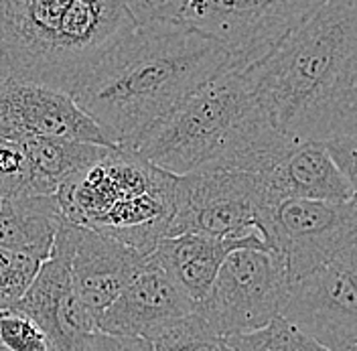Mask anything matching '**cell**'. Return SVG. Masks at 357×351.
<instances>
[{"mask_svg": "<svg viewBox=\"0 0 357 351\" xmlns=\"http://www.w3.org/2000/svg\"><path fill=\"white\" fill-rule=\"evenodd\" d=\"M323 0H175L160 21L191 27L225 47L236 66L262 61Z\"/></svg>", "mask_w": 357, "mask_h": 351, "instance_id": "obj_7", "label": "cell"}, {"mask_svg": "<svg viewBox=\"0 0 357 351\" xmlns=\"http://www.w3.org/2000/svg\"><path fill=\"white\" fill-rule=\"evenodd\" d=\"M67 221L124 241L149 256L171 232L177 175L136 151L110 149L55 193Z\"/></svg>", "mask_w": 357, "mask_h": 351, "instance_id": "obj_5", "label": "cell"}, {"mask_svg": "<svg viewBox=\"0 0 357 351\" xmlns=\"http://www.w3.org/2000/svg\"><path fill=\"white\" fill-rule=\"evenodd\" d=\"M153 345L156 351H231L225 339L203 329L193 313L177 327L155 339Z\"/></svg>", "mask_w": 357, "mask_h": 351, "instance_id": "obj_23", "label": "cell"}, {"mask_svg": "<svg viewBox=\"0 0 357 351\" xmlns=\"http://www.w3.org/2000/svg\"><path fill=\"white\" fill-rule=\"evenodd\" d=\"M292 144L258 104L248 66L201 86L136 153L177 177L220 169L264 175Z\"/></svg>", "mask_w": 357, "mask_h": 351, "instance_id": "obj_3", "label": "cell"}, {"mask_svg": "<svg viewBox=\"0 0 357 351\" xmlns=\"http://www.w3.org/2000/svg\"><path fill=\"white\" fill-rule=\"evenodd\" d=\"M86 351H156L153 341L142 337L112 335L104 331H93L88 337Z\"/></svg>", "mask_w": 357, "mask_h": 351, "instance_id": "obj_25", "label": "cell"}, {"mask_svg": "<svg viewBox=\"0 0 357 351\" xmlns=\"http://www.w3.org/2000/svg\"><path fill=\"white\" fill-rule=\"evenodd\" d=\"M0 351H57L47 331L19 307L0 311Z\"/></svg>", "mask_w": 357, "mask_h": 351, "instance_id": "obj_20", "label": "cell"}, {"mask_svg": "<svg viewBox=\"0 0 357 351\" xmlns=\"http://www.w3.org/2000/svg\"><path fill=\"white\" fill-rule=\"evenodd\" d=\"M144 260L128 244L82 227L71 256V285L93 319L118 299Z\"/></svg>", "mask_w": 357, "mask_h": 351, "instance_id": "obj_14", "label": "cell"}, {"mask_svg": "<svg viewBox=\"0 0 357 351\" xmlns=\"http://www.w3.org/2000/svg\"><path fill=\"white\" fill-rule=\"evenodd\" d=\"M284 260L270 248L234 250L222 264L193 317L215 337H236L262 329L280 317L289 290Z\"/></svg>", "mask_w": 357, "mask_h": 351, "instance_id": "obj_6", "label": "cell"}, {"mask_svg": "<svg viewBox=\"0 0 357 351\" xmlns=\"http://www.w3.org/2000/svg\"><path fill=\"white\" fill-rule=\"evenodd\" d=\"M231 351H329L305 333L276 317L266 327L225 339Z\"/></svg>", "mask_w": 357, "mask_h": 351, "instance_id": "obj_19", "label": "cell"}, {"mask_svg": "<svg viewBox=\"0 0 357 351\" xmlns=\"http://www.w3.org/2000/svg\"><path fill=\"white\" fill-rule=\"evenodd\" d=\"M0 2H2V0H0Z\"/></svg>", "mask_w": 357, "mask_h": 351, "instance_id": "obj_30", "label": "cell"}, {"mask_svg": "<svg viewBox=\"0 0 357 351\" xmlns=\"http://www.w3.org/2000/svg\"><path fill=\"white\" fill-rule=\"evenodd\" d=\"M82 227L63 221L51 256L45 260L17 307L29 313L51 337L57 351H86L96 319L71 285V256Z\"/></svg>", "mask_w": 357, "mask_h": 351, "instance_id": "obj_11", "label": "cell"}, {"mask_svg": "<svg viewBox=\"0 0 357 351\" xmlns=\"http://www.w3.org/2000/svg\"><path fill=\"white\" fill-rule=\"evenodd\" d=\"M39 266L31 256L0 248V311L19 305Z\"/></svg>", "mask_w": 357, "mask_h": 351, "instance_id": "obj_21", "label": "cell"}, {"mask_svg": "<svg viewBox=\"0 0 357 351\" xmlns=\"http://www.w3.org/2000/svg\"><path fill=\"white\" fill-rule=\"evenodd\" d=\"M335 167L351 189L354 201H357V134H347L323 142Z\"/></svg>", "mask_w": 357, "mask_h": 351, "instance_id": "obj_24", "label": "cell"}, {"mask_svg": "<svg viewBox=\"0 0 357 351\" xmlns=\"http://www.w3.org/2000/svg\"><path fill=\"white\" fill-rule=\"evenodd\" d=\"M234 67L225 47L191 27L142 22L89 71L73 100L116 149L138 151L189 96Z\"/></svg>", "mask_w": 357, "mask_h": 351, "instance_id": "obj_1", "label": "cell"}, {"mask_svg": "<svg viewBox=\"0 0 357 351\" xmlns=\"http://www.w3.org/2000/svg\"><path fill=\"white\" fill-rule=\"evenodd\" d=\"M0 203H2V197H0Z\"/></svg>", "mask_w": 357, "mask_h": 351, "instance_id": "obj_29", "label": "cell"}, {"mask_svg": "<svg viewBox=\"0 0 357 351\" xmlns=\"http://www.w3.org/2000/svg\"><path fill=\"white\" fill-rule=\"evenodd\" d=\"M250 71L258 104L290 140L357 134V0H323Z\"/></svg>", "mask_w": 357, "mask_h": 351, "instance_id": "obj_2", "label": "cell"}, {"mask_svg": "<svg viewBox=\"0 0 357 351\" xmlns=\"http://www.w3.org/2000/svg\"><path fill=\"white\" fill-rule=\"evenodd\" d=\"M22 147L31 167V195H55L61 185L116 149L71 138H31Z\"/></svg>", "mask_w": 357, "mask_h": 351, "instance_id": "obj_18", "label": "cell"}, {"mask_svg": "<svg viewBox=\"0 0 357 351\" xmlns=\"http://www.w3.org/2000/svg\"><path fill=\"white\" fill-rule=\"evenodd\" d=\"M0 136L8 140L71 138L114 147L71 94L8 80L0 86Z\"/></svg>", "mask_w": 357, "mask_h": 351, "instance_id": "obj_12", "label": "cell"}, {"mask_svg": "<svg viewBox=\"0 0 357 351\" xmlns=\"http://www.w3.org/2000/svg\"><path fill=\"white\" fill-rule=\"evenodd\" d=\"M31 195V167L22 142L0 136V197Z\"/></svg>", "mask_w": 357, "mask_h": 351, "instance_id": "obj_22", "label": "cell"}, {"mask_svg": "<svg viewBox=\"0 0 357 351\" xmlns=\"http://www.w3.org/2000/svg\"><path fill=\"white\" fill-rule=\"evenodd\" d=\"M193 311L195 303L189 294L160 264L146 256L128 286L98 315L96 329L155 341L183 323Z\"/></svg>", "mask_w": 357, "mask_h": 351, "instance_id": "obj_13", "label": "cell"}, {"mask_svg": "<svg viewBox=\"0 0 357 351\" xmlns=\"http://www.w3.org/2000/svg\"><path fill=\"white\" fill-rule=\"evenodd\" d=\"M136 27L124 0L0 2V51L10 80L71 96Z\"/></svg>", "mask_w": 357, "mask_h": 351, "instance_id": "obj_4", "label": "cell"}, {"mask_svg": "<svg viewBox=\"0 0 357 351\" xmlns=\"http://www.w3.org/2000/svg\"><path fill=\"white\" fill-rule=\"evenodd\" d=\"M258 230L294 283L357 244V201L284 199L258 220Z\"/></svg>", "mask_w": 357, "mask_h": 351, "instance_id": "obj_8", "label": "cell"}, {"mask_svg": "<svg viewBox=\"0 0 357 351\" xmlns=\"http://www.w3.org/2000/svg\"><path fill=\"white\" fill-rule=\"evenodd\" d=\"M55 195H21L0 203V248L19 252L43 264L63 225Z\"/></svg>", "mask_w": 357, "mask_h": 351, "instance_id": "obj_17", "label": "cell"}, {"mask_svg": "<svg viewBox=\"0 0 357 351\" xmlns=\"http://www.w3.org/2000/svg\"><path fill=\"white\" fill-rule=\"evenodd\" d=\"M240 248H268L260 232L242 238H211L203 234H181L165 238L149 254L160 264L197 305L211 288L225 258Z\"/></svg>", "mask_w": 357, "mask_h": 351, "instance_id": "obj_16", "label": "cell"}, {"mask_svg": "<svg viewBox=\"0 0 357 351\" xmlns=\"http://www.w3.org/2000/svg\"><path fill=\"white\" fill-rule=\"evenodd\" d=\"M8 80H10V71H8L6 59H4V55H2V51H0V86H2L4 82H8Z\"/></svg>", "mask_w": 357, "mask_h": 351, "instance_id": "obj_27", "label": "cell"}, {"mask_svg": "<svg viewBox=\"0 0 357 351\" xmlns=\"http://www.w3.org/2000/svg\"><path fill=\"white\" fill-rule=\"evenodd\" d=\"M262 183L264 201L258 220L284 199H317L331 203H347L354 199L325 144L314 140L294 142L289 153L262 175Z\"/></svg>", "mask_w": 357, "mask_h": 351, "instance_id": "obj_15", "label": "cell"}, {"mask_svg": "<svg viewBox=\"0 0 357 351\" xmlns=\"http://www.w3.org/2000/svg\"><path fill=\"white\" fill-rule=\"evenodd\" d=\"M134 15L138 24L151 21H160L175 0H124Z\"/></svg>", "mask_w": 357, "mask_h": 351, "instance_id": "obj_26", "label": "cell"}, {"mask_svg": "<svg viewBox=\"0 0 357 351\" xmlns=\"http://www.w3.org/2000/svg\"><path fill=\"white\" fill-rule=\"evenodd\" d=\"M264 201L262 175L245 171H203L177 177L175 218L167 238L203 234L242 238L260 232L256 225Z\"/></svg>", "mask_w": 357, "mask_h": 351, "instance_id": "obj_10", "label": "cell"}, {"mask_svg": "<svg viewBox=\"0 0 357 351\" xmlns=\"http://www.w3.org/2000/svg\"><path fill=\"white\" fill-rule=\"evenodd\" d=\"M280 317L329 351L357 345V244L290 283Z\"/></svg>", "mask_w": 357, "mask_h": 351, "instance_id": "obj_9", "label": "cell"}, {"mask_svg": "<svg viewBox=\"0 0 357 351\" xmlns=\"http://www.w3.org/2000/svg\"><path fill=\"white\" fill-rule=\"evenodd\" d=\"M349 351H357V345H356V348H351V350H349Z\"/></svg>", "mask_w": 357, "mask_h": 351, "instance_id": "obj_28", "label": "cell"}]
</instances>
